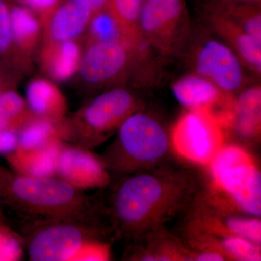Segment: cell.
Segmentation results:
<instances>
[{
  "mask_svg": "<svg viewBox=\"0 0 261 261\" xmlns=\"http://www.w3.org/2000/svg\"><path fill=\"white\" fill-rule=\"evenodd\" d=\"M187 13L185 0H143L141 35L160 50L169 53L177 44Z\"/></svg>",
  "mask_w": 261,
  "mask_h": 261,
  "instance_id": "8",
  "label": "cell"
},
{
  "mask_svg": "<svg viewBox=\"0 0 261 261\" xmlns=\"http://www.w3.org/2000/svg\"><path fill=\"white\" fill-rule=\"evenodd\" d=\"M225 225L231 234L260 246L261 222L258 218L229 217L226 220Z\"/></svg>",
  "mask_w": 261,
  "mask_h": 261,
  "instance_id": "25",
  "label": "cell"
},
{
  "mask_svg": "<svg viewBox=\"0 0 261 261\" xmlns=\"http://www.w3.org/2000/svg\"><path fill=\"white\" fill-rule=\"evenodd\" d=\"M143 0H109L107 9L113 15L130 44L140 45L139 20Z\"/></svg>",
  "mask_w": 261,
  "mask_h": 261,
  "instance_id": "20",
  "label": "cell"
},
{
  "mask_svg": "<svg viewBox=\"0 0 261 261\" xmlns=\"http://www.w3.org/2000/svg\"><path fill=\"white\" fill-rule=\"evenodd\" d=\"M10 11L14 47L29 49L39 37V20L31 10L20 5H11Z\"/></svg>",
  "mask_w": 261,
  "mask_h": 261,
  "instance_id": "21",
  "label": "cell"
},
{
  "mask_svg": "<svg viewBox=\"0 0 261 261\" xmlns=\"http://www.w3.org/2000/svg\"><path fill=\"white\" fill-rule=\"evenodd\" d=\"M33 117L27 102L18 92L8 87L0 91V130L20 129Z\"/></svg>",
  "mask_w": 261,
  "mask_h": 261,
  "instance_id": "19",
  "label": "cell"
},
{
  "mask_svg": "<svg viewBox=\"0 0 261 261\" xmlns=\"http://www.w3.org/2000/svg\"><path fill=\"white\" fill-rule=\"evenodd\" d=\"M221 246L228 255L233 258L243 261L260 260V245L252 243L240 237L231 235L221 240Z\"/></svg>",
  "mask_w": 261,
  "mask_h": 261,
  "instance_id": "24",
  "label": "cell"
},
{
  "mask_svg": "<svg viewBox=\"0 0 261 261\" xmlns=\"http://www.w3.org/2000/svg\"><path fill=\"white\" fill-rule=\"evenodd\" d=\"M65 120L56 121L33 117L19 129L18 147L40 148L59 141L64 142Z\"/></svg>",
  "mask_w": 261,
  "mask_h": 261,
  "instance_id": "17",
  "label": "cell"
},
{
  "mask_svg": "<svg viewBox=\"0 0 261 261\" xmlns=\"http://www.w3.org/2000/svg\"><path fill=\"white\" fill-rule=\"evenodd\" d=\"M80 48L73 41L56 43L48 60V70L53 79L66 81L80 69L82 59Z\"/></svg>",
  "mask_w": 261,
  "mask_h": 261,
  "instance_id": "18",
  "label": "cell"
},
{
  "mask_svg": "<svg viewBox=\"0 0 261 261\" xmlns=\"http://www.w3.org/2000/svg\"><path fill=\"white\" fill-rule=\"evenodd\" d=\"M20 3L29 6L41 13L55 11L60 0H18Z\"/></svg>",
  "mask_w": 261,
  "mask_h": 261,
  "instance_id": "27",
  "label": "cell"
},
{
  "mask_svg": "<svg viewBox=\"0 0 261 261\" xmlns=\"http://www.w3.org/2000/svg\"><path fill=\"white\" fill-rule=\"evenodd\" d=\"M196 73L214 83L223 92L231 93L243 85V62L229 46L209 39L199 48L195 60Z\"/></svg>",
  "mask_w": 261,
  "mask_h": 261,
  "instance_id": "10",
  "label": "cell"
},
{
  "mask_svg": "<svg viewBox=\"0 0 261 261\" xmlns=\"http://www.w3.org/2000/svg\"><path fill=\"white\" fill-rule=\"evenodd\" d=\"M93 15L86 0H66L51 17L49 33L55 43L73 41L90 23Z\"/></svg>",
  "mask_w": 261,
  "mask_h": 261,
  "instance_id": "14",
  "label": "cell"
},
{
  "mask_svg": "<svg viewBox=\"0 0 261 261\" xmlns=\"http://www.w3.org/2000/svg\"><path fill=\"white\" fill-rule=\"evenodd\" d=\"M6 84H4V80H3V74L2 72L0 71V91L3 90V89L6 88Z\"/></svg>",
  "mask_w": 261,
  "mask_h": 261,
  "instance_id": "32",
  "label": "cell"
},
{
  "mask_svg": "<svg viewBox=\"0 0 261 261\" xmlns=\"http://www.w3.org/2000/svg\"><path fill=\"white\" fill-rule=\"evenodd\" d=\"M63 141L40 148L18 147L5 155L10 170L19 174L34 177L56 176L57 157Z\"/></svg>",
  "mask_w": 261,
  "mask_h": 261,
  "instance_id": "13",
  "label": "cell"
},
{
  "mask_svg": "<svg viewBox=\"0 0 261 261\" xmlns=\"http://www.w3.org/2000/svg\"><path fill=\"white\" fill-rule=\"evenodd\" d=\"M172 92L178 102L190 111L205 112L219 102L223 94L211 81L197 73L176 81Z\"/></svg>",
  "mask_w": 261,
  "mask_h": 261,
  "instance_id": "15",
  "label": "cell"
},
{
  "mask_svg": "<svg viewBox=\"0 0 261 261\" xmlns=\"http://www.w3.org/2000/svg\"><path fill=\"white\" fill-rule=\"evenodd\" d=\"M128 60V44L96 41L82 56L79 72L87 83H106L121 74Z\"/></svg>",
  "mask_w": 261,
  "mask_h": 261,
  "instance_id": "11",
  "label": "cell"
},
{
  "mask_svg": "<svg viewBox=\"0 0 261 261\" xmlns=\"http://www.w3.org/2000/svg\"><path fill=\"white\" fill-rule=\"evenodd\" d=\"M89 28L97 42H118L130 44L119 23L107 8L92 15Z\"/></svg>",
  "mask_w": 261,
  "mask_h": 261,
  "instance_id": "23",
  "label": "cell"
},
{
  "mask_svg": "<svg viewBox=\"0 0 261 261\" xmlns=\"http://www.w3.org/2000/svg\"><path fill=\"white\" fill-rule=\"evenodd\" d=\"M178 154L194 163L206 164L222 147L219 123L205 111H190L178 120L172 134Z\"/></svg>",
  "mask_w": 261,
  "mask_h": 261,
  "instance_id": "7",
  "label": "cell"
},
{
  "mask_svg": "<svg viewBox=\"0 0 261 261\" xmlns=\"http://www.w3.org/2000/svg\"><path fill=\"white\" fill-rule=\"evenodd\" d=\"M56 176L84 192L106 188L113 181L100 156L92 149L65 142L57 157Z\"/></svg>",
  "mask_w": 261,
  "mask_h": 261,
  "instance_id": "9",
  "label": "cell"
},
{
  "mask_svg": "<svg viewBox=\"0 0 261 261\" xmlns=\"http://www.w3.org/2000/svg\"><path fill=\"white\" fill-rule=\"evenodd\" d=\"M31 218L103 223L102 202L56 176L34 177L0 166V206Z\"/></svg>",
  "mask_w": 261,
  "mask_h": 261,
  "instance_id": "2",
  "label": "cell"
},
{
  "mask_svg": "<svg viewBox=\"0 0 261 261\" xmlns=\"http://www.w3.org/2000/svg\"><path fill=\"white\" fill-rule=\"evenodd\" d=\"M14 47L10 6L0 0V60L6 59Z\"/></svg>",
  "mask_w": 261,
  "mask_h": 261,
  "instance_id": "26",
  "label": "cell"
},
{
  "mask_svg": "<svg viewBox=\"0 0 261 261\" xmlns=\"http://www.w3.org/2000/svg\"><path fill=\"white\" fill-rule=\"evenodd\" d=\"M117 130L115 140L99 155L113 180L148 171L168 153L167 133L148 115L136 111Z\"/></svg>",
  "mask_w": 261,
  "mask_h": 261,
  "instance_id": "4",
  "label": "cell"
},
{
  "mask_svg": "<svg viewBox=\"0 0 261 261\" xmlns=\"http://www.w3.org/2000/svg\"><path fill=\"white\" fill-rule=\"evenodd\" d=\"M137 111V101L126 89L114 88L89 101L70 121H65L64 142L92 149Z\"/></svg>",
  "mask_w": 261,
  "mask_h": 261,
  "instance_id": "5",
  "label": "cell"
},
{
  "mask_svg": "<svg viewBox=\"0 0 261 261\" xmlns=\"http://www.w3.org/2000/svg\"><path fill=\"white\" fill-rule=\"evenodd\" d=\"M103 205L113 234L137 240L172 218L191 195L188 176L171 171H142L116 178Z\"/></svg>",
  "mask_w": 261,
  "mask_h": 261,
  "instance_id": "1",
  "label": "cell"
},
{
  "mask_svg": "<svg viewBox=\"0 0 261 261\" xmlns=\"http://www.w3.org/2000/svg\"><path fill=\"white\" fill-rule=\"evenodd\" d=\"M195 260L197 261H222L224 260V255L220 252L215 251H206L199 254L195 257Z\"/></svg>",
  "mask_w": 261,
  "mask_h": 261,
  "instance_id": "29",
  "label": "cell"
},
{
  "mask_svg": "<svg viewBox=\"0 0 261 261\" xmlns=\"http://www.w3.org/2000/svg\"><path fill=\"white\" fill-rule=\"evenodd\" d=\"M226 13L254 39L261 42V13L258 3L220 0Z\"/></svg>",
  "mask_w": 261,
  "mask_h": 261,
  "instance_id": "22",
  "label": "cell"
},
{
  "mask_svg": "<svg viewBox=\"0 0 261 261\" xmlns=\"http://www.w3.org/2000/svg\"><path fill=\"white\" fill-rule=\"evenodd\" d=\"M209 22L215 30L226 39L230 47L248 68L261 71V42L247 34L225 11L220 0L205 5Z\"/></svg>",
  "mask_w": 261,
  "mask_h": 261,
  "instance_id": "12",
  "label": "cell"
},
{
  "mask_svg": "<svg viewBox=\"0 0 261 261\" xmlns=\"http://www.w3.org/2000/svg\"><path fill=\"white\" fill-rule=\"evenodd\" d=\"M25 100L34 116L56 121L65 119V98L56 86L45 79H36L29 84Z\"/></svg>",
  "mask_w": 261,
  "mask_h": 261,
  "instance_id": "16",
  "label": "cell"
},
{
  "mask_svg": "<svg viewBox=\"0 0 261 261\" xmlns=\"http://www.w3.org/2000/svg\"><path fill=\"white\" fill-rule=\"evenodd\" d=\"M227 1L240 2V3H260V0H227Z\"/></svg>",
  "mask_w": 261,
  "mask_h": 261,
  "instance_id": "31",
  "label": "cell"
},
{
  "mask_svg": "<svg viewBox=\"0 0 261 261\" xmlns=\"http://www.w3.org/2000/svg\"><path fill=\"white\" fill-rule=\"evenodd\" d=\"M0 233L8 238L15 239L21 243L20 235L17 232L16 230L12 227L9 221L3 214L1 210V206H0Z\"/></svg>",
  "mask_w": 261,
  "mask_h": 261,
  "instance_id": "28",
  "label": "cell"
},
{
  "mask_svg": "<svg viewBox=\"0 0 261 261\" xmlns=\"http://www.w3.org/2000/svg\"><path fill=\"white\" fill-rule=\"evenodd\" d=\"M86 1L92 8L93 14L101 10H106L109 3V0H86Z\"/></svg>",
  "mask_w": 261,
  "mask_h": 261,
  "instance_id": "30",
  "label": "cell"
},
{
  "mask_svg": "<svg viewBox=\"0 0 261 261\" xmlns=\"http://www.w3.org/2000/svg\"><path fill=\"white\" fill-rule=\"evenodd\" d=\"M16 231L32 261L100 260L115 237L107 224L73 219L33 218Z\"/></svg>",
  "mask_w": 261,
  "mask_h": 261,
  "instance_id": "3",
  "label": "cell"
},
{
  "mask_svg": "<svg viewBox=\"0 0 261 261\" xmlns=\"http://www.w3.org/2000/svg\"><path fill=\"white\" fill-rule=\"evenodd\" d=\"M209 165L214 181L235 205L260 217L261 174L250 156L237 146H222Z\"/></svg>",
  "mask_w": 261,
  "mask_h": 261,
  "instance_id": "6",
  "label": "cell"
}]
</instances>
